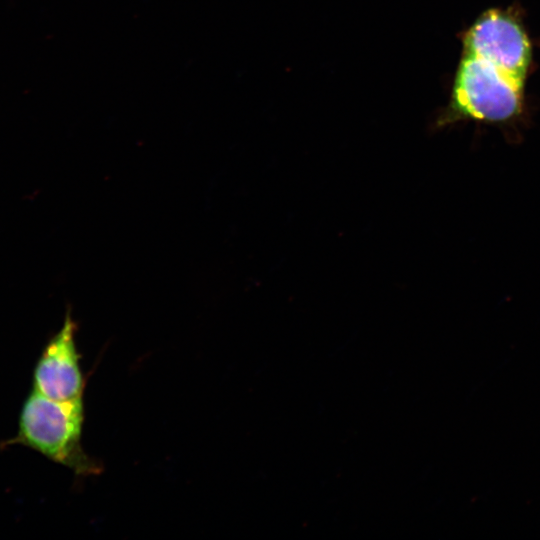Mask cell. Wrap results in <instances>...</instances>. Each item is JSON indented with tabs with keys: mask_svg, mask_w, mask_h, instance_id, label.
I'll return each mask as SVG.
<instances>
[{
	"mask_svg": "<svg viewBox=\"0 0 540 540\" xmlns=\"http://www.w3.org/2000/svg\"><path fill=\"white\" fill-rule=\"evenodd\" d=\"M532 61L528 35L510 12L489 9L462 37V54L448 106L436 124L464 120L509 127L522 116Z\"/></svg>",
	"mask_w": 540,
	"mask_h": 540,
	"instance_id": "cell-1",
	"label": "cell"
},
{
	"mask_svg": "<svg viewBox=\"0 0 540 540\" xmlns=\"http://www.w3.org/2000/svg\"><path fill=\"white\" fill-rule=\"evenodd\" d=\"M84 420L83 397L58 401L32 389L23 402L16 435L3 446L23 445L76 475H97L101 472L100 464L81 444Z\"/></svg>",
	"mask_w": 540,
	"mask_h": 540,
	"instance_id": "cell-2",
	"label": "cell"
},
{
	"mask_svg": "<svg viewBox=\"0 0 540 540\" xmlns=\"http://www.w3.org/2000/svg\"><path fill=\"white\" fill-rule=\"evenodd\" d=\"M77 324L67 311L60 330L42 350L33 370V389L58 401L82 398L85 378L76 346Z\"/></svg>",
	"mask_w": 540,
	"mask_h": 540,
	"instance_id": "cell-3",
	"label": "cell"
}]
</instances>
